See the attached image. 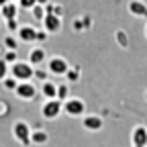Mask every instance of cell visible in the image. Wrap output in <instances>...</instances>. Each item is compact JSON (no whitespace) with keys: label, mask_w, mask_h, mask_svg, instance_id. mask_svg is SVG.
<instances>
[{"label":"cell","mask_w":147,"mask_h":147,"mask_svg":"<svg viewBox=\"0 0 147 147\" xmlns=\"http://www.w3.org/2000/svg\"><path fill=\"white\" fill-rule=\"evenodd\" d=\"M10 76H14L18 82H31L35 78V65L29 61H21L18 59L16 63L10 65Z\"/></svg>","instance_id":"6da1fadb"},{"label":"cell","mask_w":147,"mask_h":147,"mask_svg":"<svg viewBox=\"0 0 147 147\" xmlns=\"http://www.w3.org/2000/svg\"><path fill=\"white\" fill-rule=\"evenodd\" d=\"M31 133H33V129H31L25 121H14V125H12V135H14V139L21 143L23 147L33 145V143H31Z\"/></svg>","instance_id":"7a4b0ae2"},{"label":"cell","mask_w":147,"mask_h":147,"mask_svg":"<svg viewBox=\"0 0 147 147\" xmlns=\"http://www.w3.org/2000/svg\"><path fill=\"white\" fill-rule=\"evenodd\" d=\"M61 113H63V102H61L59 98L45 100V102L41 104V115H43V119H47V121L57 119Z\"/></svg>","instance_id":"3957f363"},{"label":"cell","mask_w":147,"mask_h":147,"mask_svg":"<svg viewBox=\"0 0 147 147\" xmlns=\"http://www.w3.org/2000/svg\"><path fill=\"white\" fill-rule=\"evenodd\" d=\"M47 69H49V74H53V76H65V74L69 71V63H67L65 57L55 55V57L47 59Z\"/></svg>","instance_id":"277c9868"},{"label":"cell","mask_w":147,"mask_h":147,"mask_svg":"<svg viewBox=\"0 0 147 147\" xmlns=\"http://www.w3.org/2000/svg\"><path fill=\"white\" fill-rule=\"evenodd\" d=\"M63 113H65L67 117H84L86 104H84V100H80V98H67V100L63 102Z\"/></svg>","instance_id":"5b68a950"},{"label":"cell","mask_w":147,"mask_h":147,"mask_svg":"<svg viewBox=\"0 0 147 147\" xmlns=\"http://www.w3.org/2000/svg\"><path fill=\"white\" fill-rule=\"evenodd\" d=\"M14 94H16L18 100L29 102V100H33V98L37 96V86H35L33 82H21V84H18V88L14 90Z\"/></svg>","instance_id":"8992f818"},{"label":"cell","mask_w":147,"mask_h":147,"mask_svg":"<svg viewBox=\"0 0 147 147\" xmlns=\"http://www.w3.org/2000/svg\"><path fill=\"white\" fill-rule=\"evenodd\" d=\"M41 23H43V31H47L49 35H55L61 31V16L57 14H45Z\"/></svg>","instance_id":"52a82bcc"},{"label":"cell","mask_w":147,"mask_h":147,"mask_svg":"<svg viewBox=\"0 0 147 147\" xmlns=\"http://www.w3.org/2000/svg\"><path fill=\"white\" fill-rule=\"evenodd\" d=\"M102 125H104V121H102V117H98V115H84V117H82V127L86 129V131H90V133L100 131Z\"/></svg>","instance_id":"ba28073f"},{"label":"cell","mask_w":147,"mask_h":147,"mask_svg":"<svg viewBox=\"0 0 147 147\" xmlns=\"http://www.w3.org/2000/svg\"><path fill=\"white\" fill-rule=\"evenodd\" d=\"M37 31L35 27H31V25H23L21 29L16 31V35H18V39L21 41H25V43H37Z\"/></svg>","instance_id":"9c48e42d"},{"label":"cell","mask_w":147,"mask_h":147,"mask_svg":"<svg viewBox=\"0 0 147 147\" xmlns=\"http://www.w3.org/2000/svg\"><path fill=\"white\" fill-rule=\"evenodd\" d=\"M131 143L133 145H147V127L143 125H137L133 127V133H131Z\"/></svg>","instance_id":"30bf717a"},{"label":"cell","mask_w":147,"mask_h":147,"mask_svg":"<svg viewBox=\"0 0 147 147\" xmlns=\"http://www.w3.org/2000/svg\"><path fill=\"white\" fill-rule=\"evenodd\" d=\"M45 61H47V53H45L43 47H33V49L29 51V63H33V65H43Z\"/></svg>","instance_id":"8fae6325"},{"label":"cell","mask_w":147,"mask_h":147,"mask_svg":"<svg viewBox=\"0 0 147 147\" xmlns=\"http://www.w3.org/2000/svg\"><path fill=\"white\" fill-rule=\"evenodd\" d=\"M129 12L137 18H147V4L141 0H131L129 2Z\"/></svg>","instance_id":"7c38bea8"},{"label":"cell","mask_w":147,"mask_h":147,"mask_svg":"<svg viewBox=\"0 0 147 147\" xmlns=\"http://www.w3.org/2000/svg\"><path fill=\"white\" fill-rule=\"evenodd\" d=\"M41 94L45 96V100H53V98H57V84H53L49 80H45L41 84Z\"/></svg>","instance_id":"4fadbf2b"},{"label":"cell","mask_w":147,"mask_h":147,"mask_svg":"<svg viewBox=\"0 0 147 147\" xmlns=\"http://www.w3.org/2000/svg\"><path fill=\"white\" fill-rule=\"evenodd\" d=\"M16 12H18V4H14V2H6V4L0 6V14H2L6 21L16 18Z\"/></svg>","instance_id":"5bb4252c"},{"label":"cell","mask_w":147,"mask_h":147,"mask_svg":"<svg viewBox=\"0 0 147 147\" xmlns=\"http://www.w3.org/2000/svg\"><path fill=\"white\" fill-rule=\"evenodd\" d=\"M47 141H49L47 131H43V129H33V133H31V143L33 145H45Z\"/></svg>","instance_id":"9a60e30c"},{"label":"cell","mask_w":147,"mask_h":147,"mask_svg":"<svg viewBox=\"0 0 147 147\" xmlns=\"http://www.w3.org/2000/svg\"><path fill=\"white\" fill-rule=\"evenodd\" d=\"M0 84L4 86V90H8V92H14V90L18 88V84H21V82H18L14 76H8V78H4V80L0 82Z\"/></svg>","instance_id":"2e32d148"},{"label":"cell","mask_w":147,"mask_h":147,"mask_svg":"<svg viewBox=\"0 0 147 147\" xmlns=\"http://www.w3.org/2000/svg\"><path fill=\"white\" fill-rule=\"evenodd\" d=\"M2 59L6 61V63H16L18 61V53H16V49H4V53H2Z\"/></svg>","instance_id":"e0dca14e"},{"label":"cell","mask_w":147,"mask_h":147,"mask_svg":"<svg viewBox=\"0 0 147 147\" xmlns=\"http://www.w3.org/2000/svg\"><path fill=\"white\" fill-rule=\"evenodd\" d=\"M115 39H117V43H119V47H129V35L123 31V29H119L117 33H115Z\"/></svg>","instance_id":"ac0fdd59"},{"label":"cell","mask_w":147,"mask_h":147,"mask_svg":"<svg viewBox=\"0 0 147 147\" xmlns=\"http://www.w3.org/2000/svg\"><path fill=\"white\" fill-rule=\"evenodd\" d=\"M67 96H69V88H67V84H57V98H59L61 102H65Z\"/></svg>","instance_id":"d6986e66"},{"label":"cell","mask_w":147,"mask_h":147,"mask_svg":"<svg viewBox=\"0 0 147 147\" xmlns=\"http://www.w3.org/2000/svg\"><path fill=\"white\" fill-rule=\"evenodd\" d=\"M31 12H33V18H35V21H43V18H45V14H47L43 4H37V6H35Z\"/></svg>","instance_id":"ffe728a7"},{"label":"cell","mask_w":147,"mask_h":147,"mask_svg":"<svg viewBox=\"0 0 147 147\" xmlns=\"http://www.w3.org/2000/svg\"><path fill=\"white\" fill-rule=\"evenodd\" d=\"M10 76V63H6L2 57H0V82H2L4 78Z\"/></svg>","instance_id":"44dd1931"},{"label":"cell","mask_w":147,"mask_h":147,"mask_svg":"<svg viewBox=\"0 0 147 147\" xmlns=\"http://www.w3.org/2000/svg\"><path fill=\"white\" fill-rule=\"evenodd\" d=\"M65 80L71 82V84H74V82H78V80H80V69H78V67H76V69H71V67H69V71L65 74Z\"/></svg>","instance_id":"7402d4cb"},{"label":"cell","mask_w":147,"mask_h":147,"mask_svg":"<svg viewBox=\"0 0 147 147\" xmlns=\"http://www.w3.org/2000/svg\"><path fill=\"white\" fill-rule=\"evenodd\" d=\"M2 45H4V49H16V39H14V37L12 35H6L4 37V41H2Z\"/></svg>","instance_id":"603a6c76"},{"label":"cell","mask_w":147,"mask_h":147,"mask_svg":"<svg viewBox=\"0 0 147 147\" xmlns=\"http://www.w3.org/2000/svg\"><path fill=\"white\" fill-rule=\"evenodd\" d=\"M37 4H39V0H18V6H21V8H29V10H33Z\"/></svg>","instance_id":"cb8c5ba5"},{"label":"cell","mask_w":147,"mask_h":147,"mask_svg":"<svg viewBox=\"0 0 147 147\" xmlns=\"http://www.w3.org/2000/svg\"><path fill=\"white\" fill-rule=\"evenodd\" d=\"M6 27H8V31H18V29H21V25H18L16 18H12V21H6Z\"/></svg>","instance_id":"d4e9b609"},{"label":"cell","mask_w":147,"mask_h":147,"mask_svg":"<svg viewBox=\"0 0 147 147\" xmlns=\"http://www.w3.org/2000/svg\"><path fill=\"white\" fill-rule=\"evenodd\" d=\"M35 80L45 82V80H47V71H43V69H35Z\"/></svg>","instance_id":"484cf974"},{"label":"cell","mask_w":147,"mask_h":147,"mask_svg":"<svg viewBox=\"0 0 147 147\" xmlns=\"http://www.w3.org/2000/svg\"><path fill=\"white\" fill-rule=\"evenodd\" d=\"M47 37H49V33H47V31H39V33H37V43H41V41H45Z\"/></svg>","instance_id":"4316f807"},{"label":"cell","mask_w":147,"mask_h":147,"mask_svg":"<svg viewBox=\"0 0 147 147\" xmlns=\"http://www.w3.org/2000/svg\"><path fill=\"white\" fill-rule=\"evenodd\" d=\"M74 29L76 31H86L84 29V21H74Z\"/></svg>","instance_id":"83f0119b"},{"label":"cell","mask_w":147,"mask_h":147,"mask_svg":"<svg viewBox=\"0 0 147 147\" xmlns=\"http://www.w3.org/2000/svg\"><path fill=\"white\" fill-rule=\"evenodd\" d=\"M82 21H84V29L88 31V29H90V25H92V21H90V16H84Z\"/></svg>","instance_id":"f1b7e54d"},{"label":"cell","mask_w":147,"mask_h":147,"mask_svg":"<svg viewBox=\"0 0 147 147\" xmlns=\"http://www.w3.org/2000/svg\"><path fill=\"white\" fill-rule=\"evenodd\" d=\"M133 147H143V145H133Z\"/></svg>","instance_id":"f546056e"},{"label":"cell","mask_w":147,"mask_h":147,"mask_svg":"<svg viewBox=\"0 0 147 147\" xmlns=\"http://www.w3.org/2000/svg\"><path fill=\"white\" fill-rule=\"evenodd\" d=\"M145 37H147V27H145Z\"/></svg>","instance_id":"4dcf8cb0"},{"label":"cell","mask_w":147,"mask_h":147,"mask_svg":"<svg viewBox=\"0 0 147 147\" xmlns=\"http://www.w3.org/2000/svg\"><path fill=\"white\" fill-rule=\"evenodd\" d=\"M145 100H147V92H145Z\"/></svg>","instance_id":"1f68e13d"}]
</instances>
